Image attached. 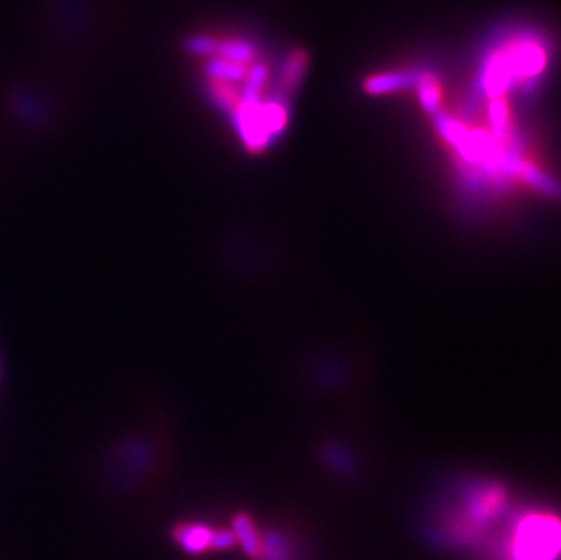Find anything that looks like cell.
Here are the masks:
<instances>
[{"mask_svg":"<svg viewBox=\"0 0 561 560\" xmlns=\"http://www.w3.org/2000/svg\"><path fill=\"white\" fill-rule=\"evenodd\" d=\"M178 540L189 551H202L213 540V535L206 528H186L182 530Z\"/></svg>","mask_w":561,"mask_h":560,"instance_id":"11","label":"cell"},{"mask_svg":"<svg viewBox=\"0 0 561 560\" xmlns=\"http://www.w3.org/2000/svg\"><path fill=\"white\" fill-rule=\"evenodd\" d=\"M418 71L404 69V71H389L369 76L364 83V90L369 95H385L413 88L418 80Z\"/></svg>","mask_w":561,"mask_h":560,"instance_id":"3","label":"cell"},{"mask_svg":"<svg viewBox=\"0 0 561 560\" xmlns=\"http://www.w3.org/2000/svg\"><path fill=\"white\" fill-rule=\"evenodd\" d=\"M559 549L557 520L547 515L527 516L518 526L512 551L516 560H552Z\"/></svg>","mask_w":561,"mask_h":560,"instance_id":"1","label":"cell"},{"mask_svg":"<svg viewBox=\"0 0 561 560\" xmlns=\"http://www.w3.org/2000/svg\"><path fill=\"white\" fill-rule=\"evenodd\" d=\"M206 73L211 80H222V83H240L248 76V69L242 64L215 57L206 64Z\"/></svg>","mask_w":561,"mask_h":560,"instance_id":"6","label":"cell"},{"mask_svg":"<svg viewBox=\"0 0 561 560\" xmlns=\"http://www.w3.org/2000/svg\"><path fill=\"white\" fill-rule=\"evenodd\" d=\"M420 104L425 111L436 113V109L442 104V88H439L438 80L431 73H420L416 84Z\"/></svg>","mask_w":561,"mask_h":560,"instance_id":"8","label":"cell"},{"mask_svg":"<svg viewBox=\"0 0 561 560\" xmlns=\"http://www.w3.org/2000/svg\"><path fill=\"white\" fill-rule=\"evenodd\" d=\"M502 53L514 76V83L541 75L547 66V52L534 38H519Z\"/></svg>","mask_w":561,"mask_h":560,"instance_id":"2","label":"cell"},{"mask_svg":"<svg viewBox=\"0 0 561 560\" xmlns=\"http://www.w3.org/2000/svg\"><path fill=\"white\" fill-rule=\"evenodd\" d=\"M218 57L236 62V64H249L255 60L257 50L248 40H240V38H229V40H218V48L217 53Z\"/></svg>","mask_w":561,"mask_h":560,"instance_id":"5","label":"cell"},{"mask_svg":"<svg viewBox=\"0 0 561 560\" xmlns=\"http://www.w3.org/2000/svg\"><path fill=\"white\" fill-rule=\"evenodd\" d=\"M489 118H491V128H493L491 135L498 142H509V139H510V116H509V108H507L505 97L491 99Z\"/></svg>","mask_w":561,"mask_h":560,"instance_id":"7","label":"cell"},{"mask_svg":"<svg viewBox=\"0 0 561 560\" xmlns=\"http://www.w3.org/2000/svg\"><path fill=\"white\" fill-rule=\"evenodd\" d=\"M209 92L213 95V99L224 106L229 111H234L236 104H238V92L234 90V86L231 83H222V80H211L209 84Z\"/></svg>","mask_w":561,"mask_h":560,"instance_id":"10","label":"cell"},{"mask_svg":"<svg viewBox=\"0 0 561 560\" xmlns=\"http://www.w3.org/2000/svg\"><path fill=\"white\" fill-rule=\"evenodd\" d=\"M309 69V53L302 48L293 50L280 71V86L284 92H295Z\"/></svg>","mask_w":561,"mask_h":560,"instance_id":"4","label":"cell"},{"mask_svg":"<svg viewBox=\"0 0 561 560\" xmlns=\"http://www.w3.org/2000/svg\"><path fill=\"white\" fill-rule=\"evenodd\" d=\"M218 40L208 35H193L186 38V52L194 57H211L217 53Z\"/></svg>","mask_w":561,"mask_h":560,"instance_id":"9","label":"cell"}]
</instances>
